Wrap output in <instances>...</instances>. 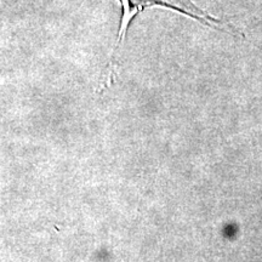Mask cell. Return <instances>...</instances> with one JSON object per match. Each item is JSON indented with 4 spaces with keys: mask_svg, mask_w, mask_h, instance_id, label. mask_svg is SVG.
<instances>
[{
    "mask_svg": "<svg viewBox=\"0 0 262 262\" xmlns=\"http://www.w3.org/2000/svg\"><path fill=\"white\" fill-rule=\"evenodd\" d=\"M122 4L123 14L120 17L119 33H118L117 44L114 47L112 58L116 54V51L119 49L120 45L125 40L127 29H129L131 22L136 17L140 12L145 11L149 8H165L170 9L172 11L179 12V14L188 16L195 21L201 22L202 25L208 26L210 28L220 29L226 31L224 28V22L221 19L214 17L210 14L203 10L199 6H196L192 0H120Z\"/></svg>",
    "mask_w": 262,
    "mask_h": 262,
    "instance_id": "cell-1",
    "label": "cell"
}]
</instances>
